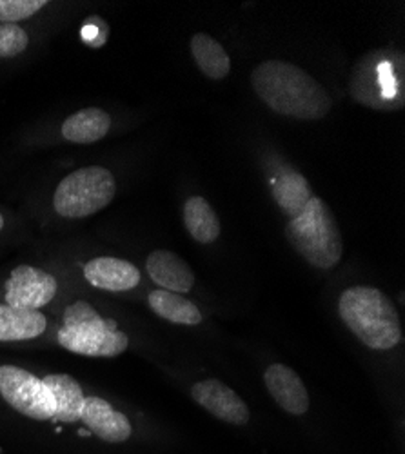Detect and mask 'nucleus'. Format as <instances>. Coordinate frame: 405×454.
<instances>
[{
	"mask_svg": "<svg viewBox=\"0 0 405 454\" xmlns=\"http://www.w3.org/2000/svg\"><path fill=\"white\" fill-rule=\"evenodd\" d=\"M51 342L88 358H117L131 349L133 338L113 317L88 296L71 294L58 306Z\"/></svg>",
	"mask_w": 405,
	"mask_h": 454,
	"instance_id": "nucleus-1",
	"label": "nucleus"
},
{
	"mask_svg": "<svg viewBox=\"0 0 405 454\" xmlns=\"http://www.w3.org/2000/svg\"><path fill=\"white\" fill-rule=\"evenodd\" d=\"M251 84L259 98L278 115L297 121H322L333 107L329 95L302 67L268 60L251 73Z\"/></svg>",
	"mask_w": 405,
	"mask_h": 454,
	"instance_id": "nucleus-2",
	"label": "nucleus"
},
{
	"mask_svg": "<svg viewBox=\"0 0 405 454\" xmlns=\"http://www.w3.org/2000/svg\"><path fill=\"white\" fill-rule=\"evenodd\" d=\"M337 315L371 353H394L403 344V327L391 296L367 284L346 287L337 298Z\"/></svg>",
	"mask_w": 405,
	"mask_h": 454,
	"instance_id": "nucleus-3",
	"label": "nucleus"
},
{
	"mask_svg": "<svg viewBox=\"0 0 405 454\" xmlns=\"http://www.w3.org/2000/svg\"><path fill=\"white\" fill-rule=\"evenodd\" d=\"M285 239L311 268L335 270L344 254V240L337 218L329 206L313 197L304 211L285 225Z\"/></svg>",
	"mask_w": 405,
	"mask_h": 454,
	"instance_id": "nucleus-4",
	"label": "nucleus"
},
{
	"mask_svg": "<svg viewBox=\"0 0 405 454\" xmlns=\"http://www.w3.org/2000/svg\"><path fill=\"white\" fill-rule=\"evenodd\" d=\"M405 60L396 50L363 55L351 71V97L371 109H401L405 104Z\"/></svg>",
	"mask_w": 405,
	"mask_h": 454,
	"instance_id": "nucleus-5",
	"label": "nucleus"
},
{
	"mask_svg": "<svg viewBox=\"0 0 405 454\" xmlns=\"http://www.w3.org/2000/svg\"><path fill=\"white\" fill-rule=\"evenodd\" d=\"M0 402L20 420L51 429L57 426V402L41 374L17 364H0Z\"/></svg>",
	"mask_w": 405,
	"mask_h": 454,
	"instance_id": "nucleus-6",
	"label": "nucleus"
},
{
	"mask_svg": "<svg viewBox=\"0 0 405 454\" xmlns=\"http://www.w3.org/2000/svg\"><path fill=\"white\" fill-rule=\"evenodd\" d=\"M117 195V180L104 166H86L66 175L53 193V209L67 220H81L105 209Z\"/></svg>",
	"mask_w": 405,
	"mask_h": 454,
	"instance_id": "nucleus-7",
	"label": "nucleus"
},
{
	"mask_svg": "<svg viewBox=\"0 0 405 454\" xmlns=\"http://www.w3.org/2000/svg\"><path fill=\"white\" fill-rule=\"evenodd\" d=\"M64 296V280L51 270L33 263H20L0 284V301L22 311L51 315Z\"/></svg>",
	"mask_w": 405,
	"mask_h": 454,
	"instance_id": "nucleus-8",
	"label": "nucleus"
},
{
	"mask_svg": "<svg viewBox=\"0 0 405 454\" xmlns=\"http://www.w3.org/2000/svg\"><path fill=\"white\" fill-rule=\"evenodd\" d=\"M191 400L213 419L235 429H247L253 414L245 400L218 378H204L190 386Z\"/></svg>",
	"mask_w": 405,
	"mask_h": 454,
	"instance_id": "nucleus-9",
	"label": "nucleus"
},
{
	"mask_svg": "<svg viewBox=\"0 0 405 454\" xmlns=\"http://www.w3.org/2000/svg\"><path fill=\"white\" fill-rule=\"evenodd\" d=\"M81 277L84 284L98 293L105 294H133L144 286V275L133 262L100 254L86 260L81 266Z\"/></svg>",
	"mask_w": 405,
	"mask_h": 454,
	"instance_id": "nucleus-10",
	"label": "nucleus"
},
{
	"mask_svg": "<svg viewBox=\"0 0 405 454\" xmlns=\"http://www.w3.org/2000/svg\"><path fill=\"white\" fill-rule=\"evenodd\" d=\"M43 380L50 387L51 395L57 402V431H71L75 433L77 438L84 440L86 443L98 445L84 429L82 419L86 411V400L90 391L77 380L75 376L67 372H46L43 374ZM100 447V445H98Z\"/></svg>",
	"mask_w": 405,
	"mask_h": 454,
	"instance_id": "nucleus-11",
	"label": "nucleus"
},
{
	"mask_svg": "<svg viewBox=\"0 0 405 454\" xmlns=\"http://www.w3.org/2000/svg\"><path fill=\"white\" fill-rule=\"evenodd\" d=\"M55 318L43 311H22L0 301V346H24L48 342Z\"/></svg>",
	"mask_w": 405,
	"mask_h": 454,
	"instance_id": "nucleus-12",
	"label": "nucleus"
},
{
	"mask_svg": "<svg viewBox=\"0 0 405 454\" xmlns=\"http://www.w3.org/2000/svg\"><path fill=\"white\" fill-rule=\"evenodd\" d=\"M264 386L275 403L292 419H302L311 409L309 391L299 372L275 362L264 369Z\"/></svg>",
	"mask_w": 405,
	"mask_h": 454,
	"instance_id": "nucleus-13",
	"label": "nucleus"
},
{
	"mask_svg": "<svg viewBox=\"0 0 405 454\" xmlns=\"http://www.w3.org/2000/svg\"><path fill=\"white\" fill-rule=\"evenodd\" d=\"M144 270L152 284L164 291L190 294L197 286V277L190 263L167 249H155L147 254Z\"/></svg>",
	"mask_w": 405,
	"mask_h": 454,
	"instance_id": "nucleus-14",
	"label": "nucleus"
},
{
	"mask_svg": "<svg viewBox=\"0 0 405 454\" xmlns=\"http://www.w3.org/2000/svg\"><path fill=\"white\" fill-rule=\"evenodd\" d=\"M145 304L160 320L173 325L197 327L204 325L206 322L204 309L186 294H178L155 287L147 291Z\"/></svg>",
	"mask_w": 405,
	"mask_h": 454,
	"instance_id": "nucleus-15",
	"label": "nucleus"
},
{
	"mask_svg": "<svg viewBox=\"0 0 405 454\" xmlns=\"http://www.w3.org/2000/svg\"><path fill=\"white\" fill-rule=\"evenodd\" d=\"M112 124V115L102 107H84L71 113L60 124V137L71 144L90 145L107 137Z\"/></svg>",
	"mask_w": 405,
	"mask_h": 454,
	"instance_id": "nucleus-16",
	"label": "nucleus"
},
{
	"mask_svg": "<svg viewBox=\"0 0 405 454\" xmlns=\"http://www.w3.org/2000/svg\"><path fill=\"white\" fill-rule=\"evenodd\" d=\"M183 223L193 240L199 244H213L220 237V220L204 197H191L183 206Z\"/></svg>",
	"mask_w": 405,
	"mask_h": 454,
	"instance_id": "nucleus-17",
	"label": "nucleus"
},
{
	"mask_svg": "<svg viewBox=\"0 0 405 454\" xmlns=\"http://www.w3.org/2000/svg\"><path fill=\"white\" fill-rule=\"evenodd\" d=\"M191 53L206 77L213 81L226 79L231 71V60L222 48V44L216 43L211 35L197 33L191 39Z\"/></svg>",
	"mask_w": 405,
	"mask_h": 454,
	"instance_id": "nucleus-18",
	"label": "nucleus"
},
{
	"mask_svg": "<svg viewBox=\"0 0 405 454\" xmlns=\"http://www.w3.org/2000/svg\"><path fill=\"white\" fill-rule=\"evenodd\" d=\"M273 195L280 209L291 218L299 216L308 202L313 199L308 180L297 171H287L278 176V180L275 182Z\"/></svg>",
	"mask_w": 405,
	"mask_h": 454,
	"instance_id": "nucleus-19",
	"label": "nucleus"
},
{
	"mask_svg": "<svg viewBox=\"0 0 405 454\" xmlns=\"http://www.w3.org/2000/svg\"><path fill=\"white\" fill-rule=\"evenodd\" d=\"M31 44V35L22 24H0V60L17 59Z\"/></svg>",
	"mask_w": 405,
	"mask_h": 454,
	"instance_id": "nucleus-20",
	"label": "nucleus"
},
{
	"mask_svg": "<svg viewBox=\"0 0 405 454\" xmlns=\"http://www.w3.org/2000/svg\"><path fill=\"white\" fill-rule=\"evenodd\" d=\"M46 6V0H0V24H20L39 15Z\"/></svg>",
	"mask_w": 405,
	"mask_h": 454,
	"instance_id": "nucleus-21",
	"label": "nucleus"
},
{
	"mask_svg": "<svg viewBox=\"0 0 405 454\" xmlns=\"http://www.w3.org/2000/svg\"><path fill=\"white\" fill-rule=\"evenodd\" d=\"M4 227H6V218H4L3 211H0V233H3V231H4Z\"/></svg>",
	"mask_w": 405,
	"mask_h": 454,
	"instance_id": "nucleus-22",
	"label": "nucleus"
}]
</instances>
